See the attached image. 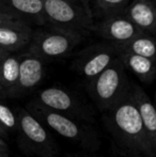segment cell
<instances>
[{"instance_id":"8","label":"cell","mask_w":156,"mask_h":157,"mask_svg":"<svg viewBox=\"0 0 156 157\" xmlns=\"http://www.w3.org/2000/svg\"><path fill=\"white\" fill-rule=\"evenodd\" d=\"M119 56V49L113 43H95L86 46L76 54L72 70L89 81L107 68Z\"/></svg>"},{"instance_id":"22","label":"cell","mask_w":156,"mask_h":157,"mask_svg":"<svg viewBox=\"0 0 156 157\" xmlns=\"http://www.w3.org/2000/svg\"><path fill=\"white\" fill-rule=\"evenodd\" d=\"M0 157H10L9 147H0Z\"/></svg>"},{"instance_id":"4","label":"cell","mask_w":156,"mask_h":157,"mask_svg":"<svg viewBox=\"0 0 156 157\" xmlns=\"http://www.w3.org/2000/svg\"><path fill=\"white\" fill-rule=\"evenodd\" d=\"M48 25L87 35L94 25L93 14L83 0H44Z\"/></svg>"},{"instance_id":"17","label":"cell","mask_w":156,"mask_h":157,"mask_svg":"<svg viewBox=\"0 0 156 157\" xmlns=\"http://www.w3.org/2000/svg\"><path fill=\"white\" fill-rule=\"evenodd\" d=\"M19 77V58L9 54L0 62V85L9 96L15 97Z\"/></svg>"},{"instance_id":"12","label":"cell","mask_w":156,"mask_h":157,"mask_svg":"<svg viewBox=\"0 0 156 157\" xmlns=\"http://www.w3.org/2000/svg\"><path fill=\"white\" fill-rule=\"evenodd\" d=\"M124 14L148 34H156V2L153 0H131Z\"/></svg>"},{"instance_id":"18","label":"cell","mask_w":156,"mask_h":157,"mask_svg":"<svg viewBox=\"0 0 156 157\" xmlns=\"http://www.w3.org/2000/svg\"><path fill=\"white\" fill-rule=\"evenodd\" d=\"M131 0H94V6L103 17L122 14Z\"/></svg>"},{"instance_id":"21","label":"cell","mask_w":156,"mask_h":157,"mask_svg":"<svg viewBox=\"0 0 156 157\" xmlns=\"http://www.w3.org/2000/svg\"><path fill=\"white\" fill-rule=\"evenodd\" d=\"M64 157H95V156L88 155V154H85V153H69Z\"/></svg>"},{"instance_id":"5","label":"cell","mask_w":156,"mask_h":157,"mask_svg":"<svg viewBox=\"0 0 156 157\" xmlns=\"http://www.w3.org/2000/svg\"><path fill=\"white\" fill-rule=\"evenodd\" d=\"M19 145L28 154L39 157H60V147L50 130L27 108H17Z\"/></svg>"},{"instance_id":"23","label":"cell","mask_w":156,"mask_h":157,"mask_svg":"<svg viewBox=\"0 0 156 157\" xmlns=\"http://www.w3.org/2000/svg\"><path fill=\"white\" fill-rule=\"evenodd\" d=\"M9 54H10V52H8L6 49H4V48H2L1 46H0V62H1L4 59V57L8 56Z\"/></svg>"},{"instance_id":"7","label":"cell","mask_w":156,"mask_h":157,"mask_svg":"<svg viewBox=\"0 0 156 157\" xmlns=\"http://www.w3.org/2000/svg\"><path fill=\"white\" fill-rule=\"evenodd\" d=\"M32 101L47 109L67 114L77 120L88 123H93L95 120L94 110L74 92L64 88H45L39 91Z\"/></svg>"},{"instance_id":"20","label":"cell","mask_w":156,"mask_h":157,"mask_svg":"<svg viewBox=\"0 0 156 157\" xmlns=\"http://www.w3.org/2000/svg\"><path fill=\"white\" fill-rule=\"evenodd\" d=\"M18 21H24L19 18H16V17L12 16L10 14H6V13L0 11V27L6 25H12V24L18 23Z\"/></svg>"},{"instance_id":"6","label":"cell","mask_w":156,"mask_h":157,"mask_svg":"<svg viewBox=\"0 0 156 157\" xmlns=\"http://www.w3.org/2000/svg\"><path fill=\"white\" fill-rule=\"evenodd\" d=\"M85 35L71 30L52 27L47 31L32 34L30 52L42 60H58L72 54Z\"/></svg>"},{"instance_id":"10","label":"cell","mask_w":156,"mask_h":157,"mask_svg":"<svg viewBox=\"0 0 156 157\" xmlns=\"http://www.w3.org/2000/svg\"><path fill=\"white\" fill-rule=\"evenodd\" d=\"M45 75L44 60L29 52L19 58V77L15 97L32 91L41 83Z\"/></svg>"},{"instance_id":"11","label":"cell","mask_w":156,"mask_h":157,"mask_svg":"<svg viewBox=\"0 0 156 157\" xmlns=\"http://www.w3.org/2000/svg\"><path fill=\"white\" fill-rule=\"evenodd\" d=\"M0 11L19 18L45 26L47 21L44 13V0H0Z\"/></svg>"},{"instance_id":"26","label":"cell","mask_w":156,"mask_h":157,"mask_svg":"<svg viewBox=\"0 0 156 157\" xmlns=\"http://www.w3.org/2000/svg\"><path fill=\"white\" fill-rule=\"evenodd\" d=\"M0 93L6 94V92H4V90H3V88H2V86H1V85H0Z\"/></svg>"},{"instance_id":"24","label":"cell","mask_w":156,"mask_h":157,"mask_svg":"<svg viewBox=\"0 0 156 157\" xmlns=\"http://www.w3.org/2000/svg\"><path fill=\"white\" fill-rule=\"evenodd\" d=\"M0 136L3 137V138H6V137H8V132H6L1 125H0Z\"/></svg>"},{"instance_id":"1","label":"cell","mask_w":156,"mask_h":157,"mask_svg":"<svg viewBox=\"0 0 156 157\" xmlns=\"http://www.w3.org/2000/svg\"><path fill=\"white\" fill-rule=\"evenodd\" d=\"M102 120L117 144L129 157H156L139 110L129 92L108 110Z\"/></svg>"},{"instance_id":"19","label":"cell","mask_w":156,"mask_h":157,"mask_svg":"<svg viewBox=\"0 0 156 157\" xmlns=\"http://www.w3.org/2000/svg\"><path fill=\"white\" fill-rule=\"evenodd\" d=\"M0 125L9 132H17V114L9 106L0 103Z\"/></svg>"},{"instance_id":"27","label":"cell","mask_w":156,"mask_h":157,"mask_svg":"<svg viewBox=\"0 0 156 157\" xmlns=\"http://www.w3.org/2000/svg\"><path fill=\"white\" fill-rule=\"evenodd\" d=\"M155 37H156V34H155Z\"/></svg>"},{"instance_id":"3","label":"cell","mask_w":156,"mask_h":157,"mask_svg":"<svg viewBox=\"0 0 156 157\" xmlns=\"http://www.w3.org/2000/svg\"><path fill=\"white\" fill-rule=\"evenodd\" d=\"M131 88V82L126 74V67L119 57L86 85L92 103L101 113L118 103L128 93Z\"/></svg>"},{"instance_id":"2","label":"cell","mask_w":156,"mask_h":157,"mask_svg":"<svg viewBox=\"0 0 156 157\" xmlns=\"http://www.w3.org/2000/svg\"><path fill=\"white\" fill-rule=\"evenodd\" d=\"M26 108L50 132H56L72 144L88 152H96L101 147L98 132L91 123L47 109L33 101H29Z\"/></svg>"},{"instance_id":"9","label":"cell","mask_w":156,"mask_h":157,"mask_svg":"<svg viewBox=\"0 0 156 157\" xmlns=\"http://www.w3.org/2000/svg\"><path fill=\"white\" fill-rule=\"evenodd\" d=\"M92 33L113 44H122L129 41L142 31L124 14L103 17L98 23H94Z\"/></svg>"},{"instance_id":"16","label":"cell","mask_w":156,"mask_h":157,"mask_svg":"<svg viewBox=\"0 0 156 157\" xmlns=\"http://www.w3.org/2000/svg\"><path fill=\"white\" fill-rule=\"evenodd\" d=\"M115 45L119 49V54L128 52L156 59V37L154 35L141 32L125 43Z\"/></svg>"},{"instance_id":"25","label":"cell","mask_w":156,"mask_h":157,"mask_svg":"<svg viewBox=\"0 0 156 157\" xmlns=\"http://www.w3.org/2000/svg\"><path fill=\"white\" fill-rule=\"evenodd\" d=\"M0 147H9L6 141L4 140V138H3V137H1V136H0Z\"/></svg>"},{"instance_id":"15","label":"cell","mask_w":156,"mask_h":157,"mask_svg":"<svg viewBox=\"0 0 156 157\" xmlns=\"http://www.w3.org/2000/svg\"><path fill=\"white\" fill-rule=\"evenodd\" d=\"M119 58L126 70L131 72L140 81L150 85L156 78V59L128 52H121Z\"/></svg>"},{"instance_id":"13","label":"cell","mask_w":156,"mask_h":157,"mask_svg":"<svg viewBox=\"0 0 156 157\" xmlns=\"http://www.w3.org/2000/svg\"><path fill=\"white\" fill-rule=\"evenodd\" d=\"M131 92L139 110L144 129L156 154V106L152 103L146 91L138 85H131Z\"/></svg>"},{"instance_id":"14","label":"cell","mask_w":156,"mask_h":157,"mask_svg":"<svg viewBox=\"0 0 156 157\" xmlns=\"http://www.w3.org/2000/svg\"><path fill=\"white\" fill-rule=\"evenodd\" d=\"M30 26L26 21H18L12 25L0 27V46L12 52L30 44L32 39Z\"/></svg>"}]
</instances>
